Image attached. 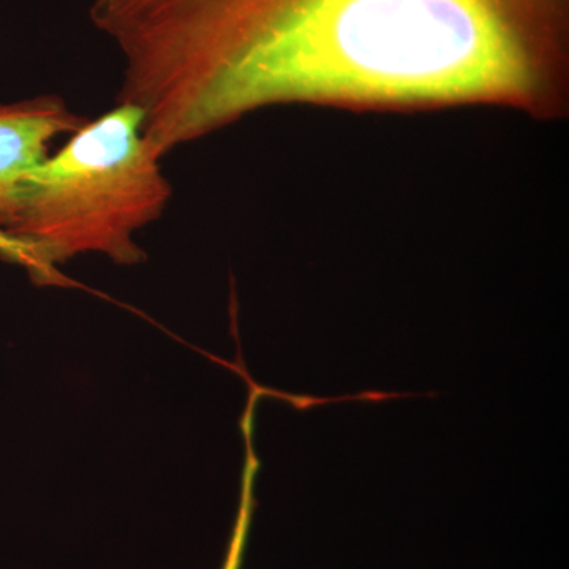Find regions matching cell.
<instances>
[{
	"mask_svg": "<svg viewBox=\"0 0 569 569\" xmlns=\"http://www.w3.org/2000/svg\"><path fill=\"white\" fill-rule=\"evenodd\" d=\"M246 459L242 468L241 498H239L238 516H236L233 533L228 545L222 569H241L244 563L247 541H249L250 527H252L253 512L257 508L253 489L254 479L260 473V459L253 448V437L244 436Z\"/></svg>",
	"mask_w": 569,
	"mask_h": 569,
	"instance_id": "obj_4",
	"label": "cell"
},
{
	"mask_svg": "<svg viewBox=\"0 0 569 569\" xmlns=\"http://www.w3.org/2000/svg\"><path fill=\"white\" fill-rule=\"evenodd\" d=\"M529 77L497 0H209L168 82L160 138L176 151L276 103L511 96Z\"/></svg>",
	"mask_w": 569,
	"mask_h": 569,
	"instance_id": "obj_1",
	"label": "cell"
},
{
	"mask_svg": "<svg viewBox=\"0 0 569 569\" xmlns=\"http://www.w3.org/2000/svg\"><path fill=\"white\" fill-rule=\"evenodd\" d=\"M69 138L29 176L6 231L28 250L39 283L61 282L56 266L81 253L142 263L134 234L162 216L173 194L134 104L116 103Z\"/></svg>",
	"mask_w": 569,
	"mask_h": 569,
	"instance_id": "obj_2",
	"label": "cell"
},
{
	"mask_svg": "<svg viewBox=\"0 0 569 569\" xmlns=\"http://www.w3.org/2000/svg\"><path fill=\"white\" fill-rule=\"evenodd\" d=\"M86 122L58 96L0 103V230L13 223L26 182L50 157L51 142Z\"/></svg>",
	"mask_w": 569,
	"mask_h": 569,
	"instance_id": "obj_3",
	"label": "cell"
},
{
	"mask_svg": "<svg viewBox=\"0 0 569 569\" xmlns=\"http://www.w3.org/2000/svg\"><path fill=\"white\" fill-rule=\"evenodd\" d=\"M0 254L7 260L14 261L31 269V258H29L28 250L17 239L11 238L6 231L0 230Z\"/></svg>",
	"mask_w": 569,
	"mask_h": 569,
	"instance_id": "obj_5",
	"label": "cell"
}]
</instances>
